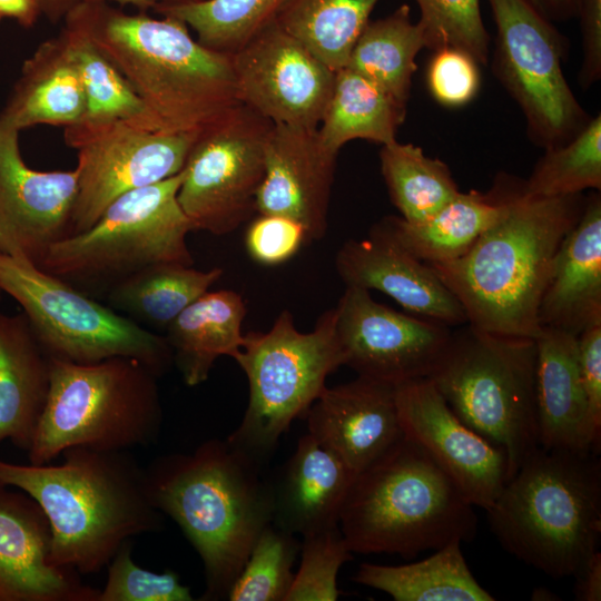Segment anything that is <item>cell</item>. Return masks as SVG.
Instances as JSON below:
<instances>
[{"instance_id": "obj_45", "label": "cell", "mask_w": 601, "mask_h": 601, "mask_svg": "<svg viewBox=\"0 0 601 601\" xmlns=\"http://www.w3.org/2000/svg\"><path fill=\"white\" fill-rule=\"evenodd\" d=\"M578 356L581 382L587 401V442L600 453L601 441V324L578 335Z\"/></svg>"}, {"instance_id": "obj_36", "label": "cell", "mask_w": 601, "mask_h": 601, "mask_svg": "<svg viewBox=\"0 0 601 601\" xmlns=\"http://www.w3.org/2000/svg\"><path fill=\"white\" fill-rule=\"evenodd\" d=\"M378 0H293L278 23L333 71L352 49Z\"/></svg>"}, {"instance_id": "obj_38", "label": "cell", "mask_w": 601, "mask_h": 601, "mask_svg": "<svg viewBox=\"0 0 601 601\" xmlns=\"http://www.w3.org/2000/svg\"><path fill=\"white\" fill-rule=\"evenodd\" d=\"M523 190L532 197H560L601 188V115L564 145L544 149Z\"/></svg>"}, {"instance_id": "obj_49", "label": "cell", "mask_w": 601, "mask_h": 601, "mask_svg": "<svg viewBox=\"0 0 601 601\" xmlns=\"http://www.w3.org/2000/svg\"><path fill=\"white\" fill-rule=\"evenodd\" d=\"M40 16L36 0H0V17L13 19L23 27L33 26Z\"/></svg>"}, {"instance_id": "obj_21", "label": "cell", "mask_w": 601, "mask_h": 601, "mask_svg": "<svg viewBox=\"0 0 601 601\" xmlns=\"http://www.w3.org/2000/svg\"><path fill=\"white\" fill-rule=\"evenodd\" d=\"M335 267L345 286L378 290L404 309L449 327L467 324L463 306L433 269L378 223L366 238L348 239L342 245Z\"/></svg>"}, {"instance_id": "obj_42", "label": "cell", "mask_w": 601, "mask_h": 601, "mask_svg": "<svg viewBox=\"0 0 601 601\" xmlns=\"http://www.w3.org/2000/svg\"><path fill=\"white\" fill-rule=\"evenodd\" d=\"M188 585L173 570L155 572L137 564L131 541L107 565V580L98 601H194Z\"/></svg>"}, {"instance_id": "obj_35", "label": "cell", "mask_w": 601, "mask_h": 601, "mask_svg": "<svg viewBox=\"0 0 601 601\" xmlns=\"http://www.w3.org/2000/svg\"><path fill=\"white\" fill-rule=\"evenodd\" d=\"M293 0H199L159 3L155 10L191 28L205 47L234 53L278 21Z\"/></svg>"}, {"instance_id": "obj_52", "label": "cell", "mask_w": 601, "mask_h": 601, "mask_svg": "<svg viewBox=\"0 0 601 601\" xmlns=\"http://www.w3.org/2000/svg\"><path fill=\"white\" fill-rule=\"evenodd\" d=\"M1 19H2V18L0 17V20H1Z\"/></svg>"}, {"instance_id": "obj_43", "label": "cell", "mask_w": 601, "mask_h": 601, "mask_svg": "<svg viewBox=\"0 0 601 601\" xmlns=\"http://www.w3.org/2000/svg\"><path fill=\"white\" fill-rule=\"evenodd\" d=\"M426 81L431 95L439 104L452 108L464 106L476 96L480 88L477 62L461 49H439L428 63Z\"/></svg>"}, {"instance_id": "obj_10", "label": "cell", "mask_w": 601, "mask_h": 601, "mask_svg": "<svg viewBox=\"0 0 601 601\" xmlns=\"http://www.w3.org/2000/svg\"><path fill=\"white\" fill-rule=\"evenodd\" d=\"M234 359L248 380L249 398L227 440L264 463L290 423L327 387V376L344 365L334 308L307 333L296 328L289 311H282L267 332L245 335Z\"/></svg>"}, {"instance_id": "obj_8", "label": "cell", "mask_w": 601, "mask_h": 601, "mask_svg": "<svg viewBox=\"0 0 601 601\" xmlns=\"http://www.w3.org/2000/svg\"><path fill=\"white\" fill-rule=\"evenodd\" d=\"M535 364L534 339L464 324L426 377L462 422L505 452L510 479L540 446Z\"/></svg>"}, {"instance_id": "obj_11", "label": "cell", "mask_w": 601, "mask_h": 601, "mask_svg": "<svg viewBox=\"0 0 601 601\" xmlns=\"http://www.w3.org/2000/svg\"><path fill=\"white\" fill-rule=\"evenodd\" d=\"M0 290L22 307L51 358L88 364L130 357L158 377L174 365L165 336L93 300L29 260L0 253Z\"/></svg>"}, {"instance_id": "obj_33", "label": "cell", "mask_w": 601, "mask_h": 601, "mask_svg": "<svg viewBox=\"0 0 601 601\" xmlns=\"http://www.w3.org/2000/svg\"><path fill=\"white\" fill-rule=\"evenodd\" d=\"M425 47L418 22L410 7L401 6L385 18L368 21L355 42L347 66L387 92L406 108L415 57Z\"/></svg>"}, {"instance_id": "obj_47", "label": "cell", "mask_w": 601, "mask_h": 601, "mask_svg": "<svg viewBox=\"0 0 601 601\" xmlns=\"http://www.w3.org/2000/svg\"><path fill=\"white\" fill-rule=\"evenodd\" d=\"M574 577L577 600H601V553L598 550L585 560Z\"/></svg>"}, {"instance_id": "obj_48", "label": "cell", "mask_w": 601, "mask_h": 601, "mask_svg": "<svg viewBox=\"0 0 601 601\" xmlns=\"http://www.w3.org/2000/svg\"><path fill=\"white\" fill-rule=\"evenodd\" d=\"M546 20L564 21L578 14L580 0H523Z\"/></svg>"}, {"instance_id": "obj_5", "label": "cell", "mask_w": 601, "mask_h": 601, "mask_svg": "<svg viewBox=\"0 0 601 601\" xmlns=\"http://www.w3.org/2000/svg\"><path fill=\"white\" fill-rule=\"evenodd\" d=\"M502 548L553 579L574 575L601 534V460L539 446L486 510Z\"/></svg>"}, {"instance_id": "obj_26", "label": "cell", "mask_w": 601, "mask_h": 601, "mask_svg": "<svg viewBox=\"0 0 601 601\" xmlns=\"http://www.w3.org/2000/svg\"><path fill=\"white\" fill-rule=\"evenodd\" d=\"M51 382V357L24 314L0 311V445L30 446Z\"/></svg>"}, {"instance_id": "obj_29", "label": "cell", "mask_w": 601, "mask_h": 601, "mask_svg": "<svg viewBox=\"0 0 601 601\" xmlns=\"http://www.w3.org/2000/svg\"><path fill=\"white\" fill-rule=\"evenodd\" d=\"M246 313L245 302L235 290H208L166 327L174 364L186 385L204 383L218 357H236L245 342L242 324Z\"/></svg>"}, {"instance_id": "obj_9", "label": "cell", "mask_w": 601, "mask_h": 601, "mask_svg": "<svg viewBox=\"0 0 601 601\" xmlns=\"http://www.w3.org/2000/svg\"><path fill=\"white\" fill-rule=\"evenodd\" d=\"M183 170L111 201L88 229L53 244L38 265L73 287L110 288L157 263L194 265V227L177 194Z\"/></svg>"}, {"instance_id": "obj_51", "label": "cell", "mask_w": 601, "mask_h": 601, "mask_svg": "<svg viewBox=\"0 0 601 601\" xmlns=\"http://www.w3.org/2000/svg\"><path fill=\"white\" fill-rule=\"evenodd\" d=\"M83 1H99V2H117L121 4H130L138 8H149L156 7L159 3L169 2V1H199V0H83Z\"/></svg>"}, {"instance_id": "obj_16", "label": "cell", "mask_w": 601, "mask_h": 601, "mask_svg": "<svg viewBox=\"0 0 601 601\" xmlns=\"http://www.w3.org/2000/svg\"><path fill=\"white\" fill-rule=\"evenodd\" d=\"M236 96L273 124L318 128L335 71L275 22L231 53Z\"/></svg>"}, {"instance_id": "obj_24", "label": "cell", "mask_w": 601, "mask_h": 601, "mask_svg": "<svg viewBox=\"0 0 601 601\" xmlns=\"http://www.w3.org/2000/svg\"><path fill=\"white\" fill-rule=\"evenodd\" d=\"M355 476L311 434L303 435L273 486V523L302 536L338 526Z\"/></svg>"}, {"instance_id": "obj_12", "label": "cell", "mask_w": 601, "mask_h": 601, "mask_svg": "<svg viewBox=\"0 0 601 601\" xmlns=\"http://www.w3.org/2000/svg\"><path fill=\"white\" fill-rule=\"evenodd\" d=\"M495 23L493 70L521 108L528 135L549 149L571 140L591 117L562 70L563 38L523 0H487Z\"/></svg>"}, {"instance_id": "obj_46", "label": "cell", "mask_w": 601, "mask_h": 601, "mask_svg": "<svg viewBox=\"0 0 601 601\" xmlns=\"http://www.w3.org/2000/svg\"><path fill=\"white\" fill-rule=\"evenodd\" d=\"M577 16L583 49L579 81L583 88H589L601 78V0H580Z\"/></svg>"}, {"instance_id": "obj_41", "label": "cell", "mask_w": 601, "mask_h": 601, "mask_svg": "<svg viewBox=\"0 0 601 601\" xmlns=\"http://www.w3.org/2000/svg\"><path fill=\"white\" fill-rule=\"evenodd\" d=\"M300 565L285 601H335L338 599L337 574L352 559L339 526L303 536Z\"/></svg>"}, {"instance_id": "obj_28", "label": "cell", "mask_w": 601, "mask_h": 601, "mask_svg": "<svg viewBox=\"0 0 601 601\" xmlns=\"http://www.w3.org/2000/svg\"><path fill=\"white\" fill-rule=\"evenodd\" d=\"M510 176L497 177L489 193H459L431 218L416 224L388 216L378 224L410 254L426 264L447 263L465 255L503 215Z\"/></svg>"}, {"instance_id": "obj_53", "label": "cell", "mask_w": 601, "mask_h": 601, "mask_svg": "<svg viewBox=\"0 0 601 601\" xmlns=\"http://www.w3.org/2000/svg\"><path fill=\"white\" fill-rule=\"evenodd\" d=\"M0 295H1V290H0Z\"/></svg>"}, {"instance_id": "obj_20", "label": "cell", "mask_w": 601, "mask_h": 601, "mask_svg": "<svg viewBox=\"0 0 601 601\" xmlns=\"http://www.w3.org/2000/svg\"><path fill=\"white\" fill-rule=\"evenodd\" d=\"M51 530L27 493L0 486V601H98L100 589L50 563Z\"/></svg>"}, {"instance_id": "obj_31", "label": "cell", "mask_w": 601, "mask_h": 601, "mask_svg": "<svg viewBox=\"0 0 601 601\" xmlns=\"http://www.w3.org/2000/svg\"><path fill=\"white\" fill-rule=\"evenodd\" d=\"M461 543L453 541L428 558L407 564L362 563L353 581L396 601H493L467 566Z\"/></svg>"}, {"instance_id": "obj_44", "label": "cell", "mask_w": 601, "mask_h": 601, "mask_svg": "<svg viewBox=\"0 0 601 601\" xmlns=\"http://www.w3.org/2000/svg\"><path fill=\"white\" fill-rule=\"evenodd\" d=\"M306 244L303 226L296 220L270 214H258L245 234L248 255L256 263L276 266L290 259Z\"/></svg>"}, {"instance_id": "obj_3", "label": "cell", "mask_w": 601, "mask_h": 601, "mask_svg": "<svg viewBox=\"0 0 601 601\" xmlns=\"http://www.w3.org/2000/svg\"><path fill=\"white\" fill-rule=\"evenodd\" d=\"M262 464L227 439H213L145 469L154 506L177 523L203 562L200 600L227 598L257 536L273 522V485Z\"/></svg>"}, {"instance_id": "obj_1", "label": "cell", "mask_w": 601, "mask_h": 601, "mask_svg": "<svg viewBox=\"0 0 601 601\" xmlns=\"http://www.w3.org/2000/svg\"><path fill=\"white\" fill-rule=\"evenodd\" d=\"M581 194L532 197L510 177L505 211L462 257L427 264L463 306L471 326L534 339L556 254L580 219Z\"/></svg>"}, {"instance_id": "obj_23", "label": "cell", "mask_w": 601, "mask_h": 601, "mask_svg": "<svg viewBox=\"0 0 601 601\" xmlns=\"http://www.w3.org/2000/svg\"><path fill=\"white\" fill-rule=\"evenodd\" d=\"M539 324L579 335L601 324V197L591 194L564 238L540 307Z\"/></svg>"}, {"instance_id": "obj_7", "label": "cell", "mask_w": 601, "mask_h": 601, "mask_svg": "<svg viewBox=\"0 0 601 601\" xmlns=\"http://www.w3.org/2000/svg\"><path fill=\"white\" fill-rule=\"evenodd\" d=\"M158 376L141 362L79 364L51 358L48 397L27 450L47 464L71 446L128 451L154 443L162 423Z\"/></svg>"}, {"instance_id": "obj_4", "label": "cell", "mask_w": 601, "mask_h": 601, "mask_svg": "<svg viewBox=\"0 0 601 601\" xmlns=\"http://www.w3.org/2000/svg\"><path fill=\"white\" fill-rule=\"evenodd\" d=\"M69 13L127 79L157 131L199 132L239 104L231 53L205 47L184 22L99 1Z\"/></svg>"}, {"instance_id": "obj_6", "label": "cell", "mask_w": 601, "mask_h": 601, "mask_svg": "<svg viewBox=\"0 0 601 601\" xmlns=\"http://www.w3.org/2000/svg\"><path fill=\"white\" fill-rule=\"evenodd\" d=\"M474 506L414 442L403 436L356 474L338 526L352 553L412 559L476 532Z\"/></svg>"}, {"instance_id": "obj_30", "label": "cell", "mask_w": 601, "mask_h": 601, "mask_svg": "<svg viewBox=\"0 0 601 601\" xmlns=\"http://www.w3.org/2000/svg\"><path fill=\"white\" fill-rule=\"evenodd\" d=\"M63 21L60 35L77 66L86 96L85 115L79 124L65 128V141L116 122L156 130L138 95L78 20L69 13Z\"/></svg>"}, {"instance_id": "obj_25", "label": "cell", "mask_w": 601, "mask_h": 601, "mask_svg": "<svg viewBox=\"0 0 601 601\" xmlns=\"http://www.w3.org/2000/svg\"><path fill=\"white\" fill-rule=\"evenodd\" d=\"M534 341L540 446L591 451L587 442V401L580 375L578 336L541 327Z\"/></svg>"}, {"instance_id": "obj_14", "label": "cell", "mask_w": 601, "mask_h": 601, "mask_svg": "<svg viewBox=\"0 0 601 601\" xmlns=\"http://www.w3.org/2000/svg\"><path fill=\"white\" fill-rule=\"evenodd\" d=\"M197 134L116 122L66 140L78 152L71 235L91 227L122 194L180 173Z\"/></svg>"}, {"instance_id": "obj_27", "label": "cell", "mask_w": 601, "mask_h": 601, "mask_svg": "<svg viewBox=\"0 0 601 601\" xmlns=\"http://www.w3.org/2000/svg\"><path fill=\"white\" fill-rule=\"evenodd\" d=\"M86 110L82 81L61 35L43 41L23 62L0 117L16 129L71 127Z\"/></svg>"}, {"instance_id": "obj_2", "label": "cell", "mask_w": 601, "mask_h": 601, "mask_svg": "<svg viewBox=\"0 0 601 601\" xmlns=\"http://www.w3.org/2000/svg\"><path fill=\"white\" fill-rule=\"evenodd\" d=\"M58 464L0 461V486L30 495L51 530V564L81 574L108 565L132 538L159 531L145 469L127 451L71 446Z\"/></svg>"}, {"instance_id": "obj_19", "label": "cell", "mask_w": 601, "mask_h": 601, "mask_svg": "<svg viewBox=\"0 0 601 601\" xmlns=\"http://www.w3.org/2000/svg\"><path fill=\"white\" fill-rule=\"evenodd\" d=\"M337 155L328 151L318 128L272 124L264 142V177L256 213L299 223L306 244L324 237Z\"/></svg>"}, {"instance_id": "obj_32", "label": "cell", "mask_w": 601, "mask_h": 601, "mask_svg": "<svg viewBox=\"0 0 601 601\" xmlns=\"http://www.w3.org/2000/svg\"><path fill=\"white\" fill-rule=\"evenodd\" d=\"M406 108L374 82L344 67L335 72L334 87L318 126L324 147L334 155L348 141L365 139L383 145L395 139Z\"/></svg>"}, {"instance_id": "obj_50", "label": "cell", "mask_w": 601, "mask_h": 601, "mask_svg": "<svg viewBox=\"0 0 601 601\" xmlns=\"http://www.w3.org/2000/svg\"><path fill=\"white\" fill-rule=\"evenodd\" d=\"M41 16L51 23H57L83 0H36Z\"/></svg>"}, {"instance_id": "obj_37", "label": "cell", "mask_w": 601, "mask_h": 601, "mask_svg": "<svg viewBox=\"0 0 601 601\" xmlns=\"http://www.w3.org/2000/svg\"><path fill=\"white\" fill-rule=\"evenodd\" d=\"M380 160L391 200L407 223L431 218L460 193L446 164L418 146L394 140L382 146Z\"/></svg>"}, {"instance_id": "obj_15", "label": "cell", "mask_w": 601, "mask_h": 601, "mask_svg": "<svg viewBox=\"0 0 601 601\" xmlns=\"http://www.w3.org/2000/svg\"><path fill=\"white\" fill-rule=\"evenodd\" d=\"M334 312L344 365L394 386L426 378L452 334L442 323L375 302L359 287L346 286Z\"/></svg>"}, {"instance_id": "obj_22", "label": "cell", "mask_w": 601, "mask_h": 601, "mask_svg": "<svg viewBox=\"0 0 601 601\" xmlns=\"http://www.w3.org/2000/svg\"><path fill=\"white\" fill-rule=\"evenodd\" d=\"M308 434L358 474L404 435L396 386L358 376L326 387L311 405Z\"/></svg>"}, {"instance_id": "obj_17", "label": "cell", "mask_w": 601, "mask_h": 601, "mask_svg": "<svg viewBox=\"0 0 601 601\" xmlns=\"http://www.w3.org/2000/svg\"><path fill=\"white\" fill-rule=\"evenodd\" d=\"M396 405L403 435L473 506L490 509L510 480L505 452L462 422L428 378L397 385Z\"/></svg>"}, {"instance_id": "obj_13", "label": "cell", "mask_w": 601, "mask_h": 601, "mask_svg": "<svg viewBox=\"0 0 601 601\" xmlns=\"http://www.w3.org/2000/svg\"><path fill=\"white\" fill-rule=\"evenodd\" d=\"M272 124L238 104L197 134L177 194L194 230L227 235L256 213Z\"/></svg>"}, {"instance_id": "obj_40", "label": "cell", "mask_w": 601, "mask_h": 601, "mask_svg": "<svg viewBox=\"0 0 601 601\" xmlns=\"http://www.w3.org/2000/svg\"><path fill=\"white\" fill-rule=\"evenodd\" d=\"M420 8L425 47L434 51L453 47L486 65L490 36L480 0H415Z\"/></svg>"}, {"instance_id": "obj_18", "label": "cell", "mask_w": 601, "mask_h": 601, "mask_svg": "<svg viewBox=\"0 0 601 601\" xmlns=\"http://www.w3.org/2000/svg\"><path fill=\"white\" fill-rule=\"evenodd\" d=\"M18 137L0 117V253L39 265L53 244L71 235L78 175L30 168Z\"/></svg>"}, {"instance_id": "obj_34", "label": "cell", "mask_w": 601, "mask_h": 601, "mask_svg": "<svg viewBox=\"0 0 601 601\" xmlns=\"http://www.w3.org/2000/svg\"><path fill=\"white\" fill-rule=\"evenodd\" d=\"M223 276L180 263H157L121 280L107 293L110 307L165 328Z\"/></svg>"}, {"instance_id": "obj_39", "label": "cell", "mask_w": 601, "mask_h": 601, "mask_svg": "<svg viewBox=\"0 0 601 601\" xmlns=\"http://www.w3.org/2000/svg\"><path fill=\"white\" fill-rule=\"evenodd\" d=\"M298 551L295 534L269 523L257 536L227 599L285 601L294 579L293 564Z\"/></svg>"}]
</instances>
